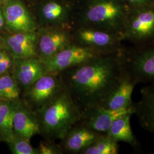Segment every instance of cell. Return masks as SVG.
<instances>
[{
  "mask_svg": "<svg viewBox=\"0 0 154 154\" xmlns=\"http://www.w3.org/2000/svg\"><path fill=\"white\" fill-rule=\"evenodd\" d=\"M65 88L58 73L48 72L23 91L22 100L37 112Z\"/></svg>",
  "mask_w": 154,
  "mask_h": 154,
  "instance_id": "6",
  "label": "cell"
},
{
  "mask_svg": "<svg viewBox=\"0 0 154 154\" xmlns=\"http://www.w3.org/2000/svg\"><path fill=\"white\" fill-rule=\"evenodd\" d=\"M122 50L101 54L58 73L83 112L100 106L116 88L124 70Z\"/></svg>",
  "mask_w": 154,
  "mask_h": 154,
  "instance_id": "1",
  "label": "cell"
},
{
  "mask_svg": "<svg viewBox=\"0 0 154 154\" xmlns=\"http://www.w3.org/2000/svg\"><path fill=\"white\" fill-rule=\"evenodd\" d=\"M3 14L8 28L14 32H35L36 25L28 10L18 0L11 1L4 7Z\"/></svg>",
  "mask_w": 154,
  "mask_h": 154,
  "instance_id": "12",
  "label": "cell"
},
{
  "mask_svg": "<svg viewBox=\"0 0 154 154\" xmlns=\"http://www.w3.org/2000/svg\"><path fill=\"white\" fill-rule=\"evenodd\" d=\"M100 134L79 122L63 139V148L70 152L81 153L92 144Z\"/></svg>",
  "mask_w": 154,
  "mask_h": 154,
  "instance_id": "17",
  "label": "cell"
},
{
  "mask_svg": "<svg viewBox=\"0 0 154 154\" xmlns=\"http://www.w3.org/2000/svg\"><path fill=\"white\" fill-rule=\"evenodd\" d=\"M127 114L134 115V105L131 107L117 110L98 106L83 111L80 123L94 131L105 134L116 119Z\"/></svg>",
  "mask_w": 154,
  "mask_h": 154,
  "instance_id": "9",
  "label": "cell"
},
{
  "mask_svg": "<svg viewBox=\"0 0 154 154\" xmlns=\"http://www.w3.org/2000/svg\"><path fill=\"white\" fill-rule=\"evenodd\" d=\"M137 85V83L124 67L123 72L116 88L100 106L114 110L134 106L132 94Z\"/></svg>",
  "mask_w": 154,
  "mask_h": 154,
  "instance_id": "14",
  "label": "cell"
},
{
  "mask_svg": "<svg viewBox=\"0 0 154 154\" xmlns=\"http://www.w3.org/2000/svg\"><path fill=\"white\" fill-rule=\"evenodd\" d=\"M97 51L81 45L67 46L55 55L42 61L47 72L58 73L100 55Z\"/></svg>",
  "mask_w": 154,
  "mask_h": 154,
  "instance_id": "7",
  "label": "cell"
},
{
  "mask_svg": "<svg viewBox=\"0 0 154 154\" xmlns=\"http://www.w3.org/2000/svg\"><path fill=\"white\" fill-rule=\"evenodd\" d=\"M14 102H0V141L8 143L13 138Z\"/></svg>",
  "mask_w": 154,
  "mask_h": 154,
  "instance_id": "19",
  "label": "cell"
},
{
  "mask_svg": "<svg viewBox=\"0 0 154 154\" xmlns=\"http://www.w3.org/2000/svg\"><path fill=\"white\" fill-rule=\"evenodd\" d=\"M0 102H1V101H0Z\"/></svg>",
  "mask_w": 154,
  "mask_h": 154,
  "instance_id": "29",
  "label": "cell"
},
{
  "mask_svg": "<svg viewBox=\"0 0 154 154\" xmlns=\"http://www.w3.org/2000/svg\"><path fill=\"white\" fill-rule=\"evenodd\" d=\"M140 90V98L134 103V114L144 130L154 135V81Z\"/></svg>",
  "mask_w": 154,
  "mask_h": 154,
  "instance_id": "16",
  "label": "cell"
},
{
  "mask_svg": "<svg viewBox=\"0 0 154 154\" xmlns=\"http://www.w3.org/2000/svg\"><path fill=\"white\" fill-rule=\"evenodd\" d=\"M37 37L35 32H15L4 39V47L16 59L37 57Z\"/></svg>",
  "mask_w": 154,
  "mask_h": 154,
  "instance_id": "13",
  "label": "cell"
},
{
  "mask_svg": "<svg viewBox=\"0 0 154 154\" xmlns=\"http://www.w3.org/2000/svg\"><path fill=\"white\" fill-rule=\"evenodd\" d=\"M13 130L14 134L30 140L41 134L37 113L21 98L14 102Z\"/></svg>",
  "mask_w": 154,
  "mask_h": 154,
  "instance_id": "11",
  "label": "cell"
},
{
  "mask_svg": "<svg viewBox=\"0 0 154 154\" xmlns=\"http://www.w3.org/2000/svg\"><path fill=\"white\" fill-rule=\"evenodd\" d=\"M132 114H127L116 119L105 134L116 142L128 143L134 148L138 147V142L134 135L130 125Z\"/></svg>",
  "mask_w": 154,
  "mask_h": 154,
  "instance_id": "18",
  "label": "cell"
},
{
  "mask_svg": "<svg viewBox=\"0 0 154 154\" xmlns=\"http://www.w3.org/2000/svg\"><path fill=\"white\" fill-rule=\"evenodd\" d=\"M130 9L154 5V0H123Z\"/></svg>",
  "mask_w": 154,
  "mask_h": 154,
  "instance_id": "26",
  "label": "cell"
},
{
  "mask_svg": "<svg viewBox=\"0 0 154 154\" xmlns=\"http://www.w3.org/2000/svg\"><path fill=\"white\" fill-rule=\"evenodd\" d=\"M129 10L123 0H92L83 15V26L102 30L121 37Z\"/></svg>",
  "mask_w": 154,
  "mask_h": 154,
  "instance_id": "3",
  "label": "cell"
},
{
  "mask_svg": "<svg viewBox=\"0 0 154 154\" xmlns=\"http://www.w3.org/2000/svg\"><path fill=\"white\" fill-rule=\"evenodd\" d=\"M63 9L59 4L55 2H51L44 6L42 13L45 18L49 21L57 20L61 16Z\"/></svg>",
  "mask_w": 154,
  "mask_h": 154,
  "instance_id": "23",
  "label": "cell"
},
{
  "mask_svg": "<svg viewBox=\"0 0 154 154\" xmlns=\"http://www.w3.org/2000/svg\"><path fill=\"white\" fill-rule=\"evenodd\" d=\"M30 140L14 134L13 138L7 143L12 154H38L37 148H34Z\"/></svg>",
  "mask_w": 154,
  "mask_h": 154,
  "instance_id": "22",
  "label": "cell"
},
{
  "mask_svg": "<svg viewBox=\"0 0 154 154\" xmlns=\"http://www.w3.org/2000/svg\"><path fill=\"white\" fill-rule=\"evenodd\" d=\"M5 22V19H4L3 13L2 12L0 9V29H1L4 26Z\"/></svg>",
  "mask_w": 154,
  "mask_h": 154,
  "instance_id": "27",
  "label": "cell"
},
{
  "mask_svg": "<svg viewBox=\"0 0 154 154\" xmlns=\"http://www.w3.org/2000/svg\"><path fill=\"white\" fill-rule=\"evenodd\" d=\"M36 113L41 134L49 140L63 139L83 116L82 111L66 88Z\"/></svg>",
  "mask_w": 154,
  "mask_h": 154,
  "instance_id": "2",
  "label": "cell"
},
{
  "mask_svg": "<svg viewBox=\"0 0 154 154\" xmlns=\"http://www.w3.org/2000/svg\"><path fill=\"white\" fill-rule=\"evenodd\" d=\"M76 35L79 45L103 54L118 51L125 47L120 35L95 28L82 26Z\"/></svg>",
  "mask_w": 154,
  "mask_h": 154,
  "instance_id": "8",
  "label": "cell"
},
{
  "mask_svg": "<svg viewBox=\"0 0 154 154\" xmlns=\"http://www.w3.org/2000/svg\"><path fill=\"white\" fill-rule=\"evenodd\" d=\"M13 62L14 58L10 54L8 55L4 60L0 62V75L11 74Z\"/></svg>",
  "mask_w": 154,
  "mask_h": 154,
  "instance_id": "25",
  "label": "cell"
},
{
  "mask_svg": "<svg viewBox=\"0 0 154 154\" xmlns=\"http://www.w3.org/2000/svg\"><path fill=\"white\" fill-rule=\"evenodd\" d=\"M122 58L125 70L137 85L154 81V41L125 46L122 50Z\"/></svg>",
  "mask_w": 154,
  "mask_h": 154,
  "instance_id": "5",
  "label": "cell"
},
{
  "mask_svg": "<svg viewBox=\"0 0 154 154\" xmlns=\"http://www.w3.org/2000/svg\"><path fill=\"white\" fill-rule=\"evenodd\" d=\"M48 73L44 63L38 58H14L11 75L21 90H25L33 83Z\"/></svg>",
  "mask_w": 154,
  "mask_h": 154,
  "instance_id": "10",
  "label": "cell"
},
{
  "mask_svg": "<svg viewBox=\"0 0 154 154\" xmlns=\"http://www.w3.org/2000/svg\"><path fill=\"white\" fill-rule=\"evenodd\" d=\"M122 41L132 46L154 41V5L130 9L121 34Z\"/></svg>",
  "mask_w": 154,
  "mask_h": 154,
  "instance_id": "4",
  "label": "cell"
},
{
  "mask_svg": "<svg viewBox=\"0 0 154 154\" xmlns=\"http://www.w3.org/2000/svg\"><path fill=\"white\" fill-rule=\"evenodd\" d=\"M38 154H59L62 153V149L59 145L48 142H41L37 148Z\"/></svg>",
  "mask_w": 154,
  "mask_h": 154,
  "instance_id": "24",
  "label": "cell"
},
{
  "mask_svg": "<svg viewBox=\"0 0 154 154\" xmlns=\"http://www.w3.org/2000/svg\"><path fill=\"white\" fill-rule=\"evenodd\" d=\"M119 151L118 143L106 134H101L92 144L84 149L80 154H117Z\"/></svg>",
  "mask_w": 154,
  "mask_h": 154,
  "instance_id": "21",
  "label": "cell"
},
{
  "mask_svg": "<svg viewBox=\"0 0 154 154\" xmlns=\"http://www.w3.org/2000/svg\"><path fill=\"white\" fill-rule=\"evenodd\" d=\"M4 46V39L1 38H0V50H1V47Z\"/></svg>",
  "mask_w": 154,
  "mask_h": 154,
  "instance_id": "28",
  "label": "cell"
},
{
  "mask_svg": "<svg viewBox=\"0 0 154 154\" xmlns=\"http://www.w3.org/2000/svg\"><path fill=\"white\" fill-rule=\"evenodd\" d=\"M70 44L68 34L63 31L53 30L38 34L37 57L41 61L48 59Z\"/></svg>",
  "mask_w": 154,
  "mask_h": 154,
  "instance_id": "15",
  "label": "cell"
},
{
  "mask_svg": "<svg viewBox=\"0 0 154 154\" xmlns=\"http://www.w3.org/2000/svg\"><path fill=\"white\" fill-rule=\"evenodd\" d=\"M21 90L11 74L0 75V101L14 102L21 98Z\"/></svg>",
  "mask_w": 154,
  "mask_h": 154,
  "instance_id": "20",
  "label": "cell"
}]
</instances>
